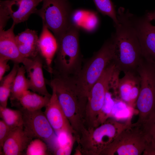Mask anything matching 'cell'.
Wrapping results in <instances>:
<instances>
[{
  "label": "cell",
  "mask_w": 155,
  "mask_h": 155,
  "mask_svg": "<svg viewBox=\"0 0 155 155\" xmlns=\"http://www.w3.org/2000/svg\"><path fill=\"white\" fill-rule=\"evenodd\" d=\"M129 12L122 7L117 13L118 23L111 36L113 47V61L124 73L137 71L143 59L139 42L131 24Z\"/></svg>",
  "instance_id": "obj_1"
},
{
  "label": "cell",
  "mask_w": 155,
  "mask_h": 155,
  "mask_svg": "<svg viewBox=\"0 0 155 155\" xmlns=\"http://www.w3.org/2000/svg\"><path fill=\"white\" fill-rule=\"evenodd\" d=\"M51 76L48 84L55 88L61 105L75 133L77 140L86 129L85 117L88 98L79 92L74 78L54 74Z\"/></svg>",
  "instance_id": "obj_2"
},
{
  "label": "cell",
  "mask_w": 155,
  "mask_h": 155,
  "mask_svg": "<svg viewBox=\"0 0 155 155\" xmlns=\"http://www.w3.org/2000/svg\"><path fill=\"white\" fill-rule=\"evenodd\" d=\"M79 29L73 23L58 40L52 73L76 77L82 67V59L79 41Z\"/></svg>",
  "instance_id": "obj_3"
},
{
  "label": "cell",
  "mask_w": 155,
  "mask_h": 155,
  "mask_svg": "<svg viewBox=\"0 0 155 155\" xmlns=\"http://www.w3.org/2000/svg\"><path fill=\"white\" fill-rule=\"evenodd\" d=\"M131 123V119L123 122L110 117L99 126L84 131L76 141L77 148L82 155H100Z\"/></svg>",
  "instance_id": "obj_4"
},
{
  "label": "cell",
  "mask_w": 155,
  "mask_h": 155,
  "mask_svg": "<svg viewBox=\"0 0 155 155\" xmlns=\"http://www.w3.org/2000/svg\"><path fill=\"white\" fill-rule=\"evenodd\" d=\"M113 59V47L111 36L98 51L85 62L79 74L74 78L77 89L83 96L88 98L93 86Z\"/></svg>",
  "instance_id": "obj_5"
},
{
  "label": "cell",
  "mask_w": 155,
  "mask_h": 155,
  "mask_svg": "<svg viewBox=\"0 0 155 155\" xmlns=\"http://www.w3.org/2000/svg\"><path fill=\"white\" fill-rule=\"evenodd\" d=\"M146 129L137 122L131 123L100 155H140L145 149Z\"/></svg>",
  "instance_id": "obj_6"
},
{
  "label": "cell",
  "mask_w": 155,
  "mask_h": 155,
  "mask_svg": "<svg viewBox=\"0 0 155 155\" xmlns=\"http://www.w3.org/2000/svg\"><path fill=\"white\" fill-rule=\"evenodd\" d=\"M41 9L35 13L59 39L73 24L72 12L68 0H43Z\"/></svg>",
  "instance_id": "obj_7"
},
{
  "label": "cell",
  "mask_w": 155,
  "mask_h": 155,
  "mask_svg": "<svg viewBox=\"0 0 155 155\" xmlns=\"http://www.w3.org/2000/svg\"><path fill=\"white\" fill-rule=\"evenodd\" d=\"M117 69L115 63L112 61L92 88L88 97L85 111V122L87 129L97 127L98 117L103 105L109 83Z\"/></svg>",
  "instance_id": "obj_8"
},
{
  "label": "cell",
  "mask_w": 155,
  "mask_h": 155,
  "mask_svg": "<svg viewBox=\"0 0 155 155\" xmlns=\"http://www.w3.org/2000/svg\"><path fill=\"white\" fill-rule=\"evenodd\" d=\"M137 71L140 87L136 108L141 114H152L155 113V63L143 58Z\"/></svg>",
  "instance_id": "obj_9"
},
{
  "label": "cell",
  "mask_w": 155,
  "mask_h": 155,
  "mask_svg": "<svg viewBox=\"0 0 155 155\" xmlns=\"http://www.w3.org/2000/svg\"><path fill=\"white\" fill-rule=\"evenodd\" d=\"M23 115V127L24 131L32 139L39 138L49 145L54 144L55 131L41 109L29 111L19 109Z\"/></svg>",
  "instance_id": "obj_10"
},
{
  "label": "cell",
  "mask_w": 155,
  "mask_h": 155,
  "mask_svg": "<svg viewBox=\"0 0 155 155\" xmlns=\"http://www.w3.org/2000/svg\"><path fill=\"white\" fill-rule=\"evenodd\" d=\"M129 18L135 31L141 47L142 57L155 63V26L146 13L137 16L130 12Z\"/></svg>",
  "instance_id": "obj_11"
},
{
  "label": "cell",
  "mask_w": 155,
  "mask_h": 155,
  "mask_svg": "<svg viewBox=\"0 0 155 155\" xmlns=\"http://www.w3.org/2000/svg\"><path fill=\"white\" fill-rule=\"evenodd\" d=\"M119 79L115 88L112 90L113 96L132 108L135 107L140 87V76L137 71L124 73Z\"/></svg>",
  "instance_id": "obj_12"
},
{
  "label": "cell",
  "mask_w": 155,
  "mask_h": 155,
  "mask_svg": "<svg viewBox=\"0 0 155 155\" xmlns=\"http://www.w3.org/2000/svg\"><path fill=\"white\" fill-rule=\"evenodd\" d=\"M52 93L44 112L55 132L58 135L64 133L73 135L76 134L65 115L56 94L55 88L51 87Z\"/></svg>",
  "instance_id": "obj_13"
},
{
  "label": "cell",
  "mask_w": 155,
  "mask_h": 155,
  "mask_svg": "<svg viewBox=\"0 0 155 155\" xmlns=\"http://www.w3.org/2000/svg\"><path fill=\"white\" fill-rule=\"evenodd\" d=\"M27 73L29 89L41 95L51 97L44 76V62L39 54L32 58H25L22 63Z\"/></svg>",
  "instance_id": "obj_14"
},
{
  "label": "cell",
  "mask_w": 155,
  "mask_h": 155,
  "mask_svg": "<svg viewBox=\"0 0 155 155\" xmlns=\"http://www.w3.org/2000/svg\"><path fill=\"white\" fill-rule=\"evenodd\" d=\"M43 0H6L1 1L0 7L4 9L15 25L26 21Z\"/></svg>",
  "instance_id": "obj_15"
},
{
  "label": "cell",
  "mask_w": 155,
  "mask_h": 155,
  "mask_svg": "<svg viewBox=\"0 0 155 155\" xmlns=\"http://www.w3.org/2000/svg\"><path fill=\"white\" fill-rule=\"evenodd\" d=\"M42 23V31L38 39L39 52L43 60V68L51 74L53 71L52 63L57 49V43L55 36Z\"/></svg>",
  "instance_id": "obj_16"
},
{
  "label": "cell",
  "mask_w": 155,
  "mask_h": 155,
  "mask_svg": "<svg viewBox=\"0 0 155 155\" xmlns=\"http://www.w3.org/2000/svg\"><path fill=\"white\" fill-rule=\"evenodd\" d=\"M32 140L26 133L23 125L15 128L5 140L1 152L5 155H21Z\"/></svg>",
  "instance_id": "obj_17"
},
{
  "label": "cell",
  "mask_w": 155,
  "mask_h": 155,
  "mask_svg": "<svg viewBox=\"0 0 155 155\" xmlns=\"http://www.w3.org/2000/svg\"><path fill=\"white\" fill-rule=\"evenodd\" d=\"M15 25L13 24L6 30H0V57L19 64L22 63L25 58L20 53L16 43L13 32Z\"/></svg>",
  "instance_id": "obj_18"
},
{
  "label": "cell",
  "mask_w": 155,
  "mask_h": 155,
  "mask_svg": "<svg viewBox=\"0 0 155 155\" xmlns=\"http://www.w3.org/2000/svg\"><path fill=\"white\" fill-rule=\"evenodd\" d=\"M15 38L19 50L24 58H33L39 54V38L36 31L26 29L16 36Z\"/></svg>",
  "instance_id": "obj_19"
},
{
  "label": "cell",
  "mask_w": 155,
  "mask_h": 155,
  "mask_svg": "<svg viewBox=\"0 0 155 155\" xmlns=\"http://www.w3.org/2000/svg\"><path fill=\"white\" fill-rule=\"evenodd\" d=\"M50 98L28 90L18 99L11 103L12 106H17L19 109L34 111L45 107Z\"/></svg>",
  "instance_id": "obj_20"
},
{
  "label": "cell",
  "mask_w": 155,
  "mask_h": 155,
  "mask_svg": "<svg viewBox=\"0 0 155 155\" xmlns=\"http://www.w3.org/2000/svg\"><path fill=\"white\" fill-rule=\"evenodd\" d=\"M19 64L14 63L10 72L0 81V106L7 107L13 84L17 73Z\"/></svg>",
  "instance_id": "obj_21"
},
{
  "label": "cell",
  "mask_w": 155,
  "mask_h": 155,
  "mask_svg": "<svg viewBox=\"0 0 155 155\" xmlns=\"http://www.w3.org/2000/svg\"><path fill=\"white\" fill-rule=\"evenodd\" d=\"M26 73L24 66L19 65L11 89L9 97L11 102L16 100L25 91L29 89Z\"/></svg>",
  "instance_id": "obj_22"
},
{
  "label": "cell",
  "mask_w": 155,
  "mask_h": 155,
  "mask_svg": "<svg viewBox=\"0 0 155 155\" xmlns=\"http://www.w3.org/2000/svg\"><path fill=\"white\" fill-rule=\"evenodd\" d=\"M2 120L12 129L23 125V115L20 110H13L0 106Z\"/></svg>",
  "instance_id": "obj_23"
},
{
  "label": "cell",
  "mask_w": 155,
  "mask_h": 155,
  "mask_svg": "<svg viewBox=\"0 0 155 155\" xmlns=\"http://www.w3.org/2000/svg\"><path fill=\"white\" fill-rule=\"evenodd\" d=\"M108 87L105 94L103 105L98 117L97 127L111 117L115 100L113 98V94Z\"/></svg>",
  "instance_id": "obj_24"
},
{
  "label": "cell",
  "mask_w": 155,
  "mask_h": 155,
  "mask_svg": "<svg viewBox=\"0 0 155 155\" xmlns=\"http://www.w3.org/2000/svg\"><path fill=\"white\" fill-rule=\"evenodd\" d=\"M98 11L103 15L108 16L113 20L114 24L118 23L114 6L111 0H93Z\"/></svg>",
  "instance_id": "obj_25"
},
{
  "label": "cell",
  "mask_w": 155,
  "mask_h": 155,
  "mask_svg": "<svg viewBox=\"0 0 155 155\" xmlns=\"http://www.w3.org/2000/svg\"><path fill=\"white\" fill-rule=\"evenodd\" d=\"M47 144L39 138L33 139L30 143L26 149L27 155H48Z\"/></svg>",
  "instance_id": "obj_26"
},
{
  "label": "cell",
  "mask_w": 155,
  "mask_h": 155,
  "mask_svg": "<svg viewBox=\"0 0 155 155\" xmlns=\"http://www.w3.org/2000/svg\"><path fill=\"white\" fill-rule=\"evenodd\" d=\"M146 143L143 155H155V135L149 125L145 126Z\"/></svg>",
  "instance_id": "obj_27"
},
{
  "label": "cell",
  "mask_w": 155,
  "mask_h": 155,
  "mask_svg": "<svg viewBox=\"0 0 155 155\" xmlns=\"http://www.w3.org/2000/svg\"><path fill=\"white\" fill-rule=\"evenodd\" d=\"M12 129L8 126L2 119L0 120V151H2L5 140Z\"/></svg>",
  "instance_id": "obj_28"
},
{
  "label": "cell",
  "mask_w": 155,
  "mask_h": 155,
  "mask_svg": "<svg viewBox=\"0 0 155 155\" xmlns=\"http://www.w3.org/2000/svg\"><path fill=\"white\" fill-rule=\"evenodd\" d=\"M9 60L5 58L0 57V81L4 77L5 72L10 69V67L8 63Z\"/></svg>",
  "instance_id": "obj_29"
},
{
  "label": "cell",
  "mask_w": 155,
  "mask_h": 155,
  "mask_svg": "<svg viewBox=\"0 0 155 155\" xmlns=\"http://www.w3.org/2000/svg\"><path fill=\"white\" fill-rule=\"evenodd\" d=\"M72 146H58L55 148L54 150V154L55 155H70L73 148Z\"/></svg>",
  "instance_id": "obj_30"
},
{
  "label": "cell",
  "mask_w": 155,
  "mask_h": 155,
  "mask_svg": "<svg viewBox=\"0 0 155 155\" xmlns=\"http://www.w3.org/2000/svg\"><path fill=\"white\" fill-rule=\"evenodd\" d=\"M147 123L150 125L155 135V116L152 120Z\"/></svg>",
  "instance_id": "obj_31"
},
{
  "label": "cell",
  "mask_w": 155,
  "mask_h": 155,
  "mask_svg": "<svg viewBox=\"0 0 155 155\" xmlns=\"http://www.w3.org/2000/svg\"><path fill=\"white\" fill-rule=\"evenodd\" d=\"M146 13L152 21L155 20V10L153 12H147Z\"/></svg>",
  "instance_id": "obj_32"
}]
</instances>
